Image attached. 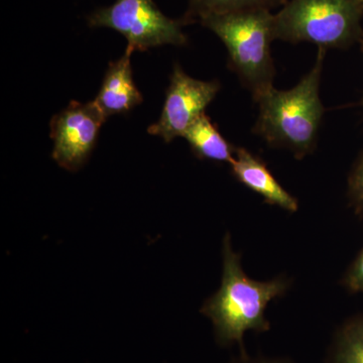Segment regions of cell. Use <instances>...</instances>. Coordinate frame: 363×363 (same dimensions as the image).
Wrapping results in <instances>:
<instances>
[{"instance_id": "cell-1", "label": "cell", "mask_w": 363, "mask_h": 363, "mask_svg": "<svg viewBox=\"0 0 363 363\" xmlns=\"http://www.w3.org/2000/svg\"><path fill=\"white\" fill-rule=\"evenodd\" d=\"M222 255L220 288L205 301L200 312L211 320L217 342L225 347L238 343L241 353H247L243 346L245 332L269 330L267 305L286 292L290 281L285 277L264 281L248 278L241 266V255L233 250L230 234L224 238Z\"/></svg>"}, {"instance_id": "cell-2", "label": "cell", "mask_w": 363, "mask_h": 363, "mask_svg": "<svg viewBox=\"0 0 363 363\" xmlns=\"http://www.w3.org/2000/svg\"><path fill=\"white\" fill-rule=\"evenodd\" d=\"M325 50L319 49L316 63L290 90L272 86L255 95L259 114L255 133L272 147H285L298 159L311 154L324 114L320 82Z\"/></svg>"}, {"instance_id": "cell-3", "label": "cell", "mask_w": 363, "mask_h": 363, "mask_svg": "<svg viewBox=\"0 0 363 363\" xmlns=\"http://www.w3.org/2000/svg\"><path fill=\"white\" fill-rule=\"evenodd\" d=\"M200 23L224 43L231 67L252 90L253 96L272 87L274 66L271 54L274 14L267 9L210 16Z\"/></svg>"}, {"instance_id": "cell-4", "label": "cell", "mask_w": 363, "mask_h": 363, "mask_svg": "<svg viewBox=\"0 0 363 363\" xmlns=\"http://www.w3.org/2000/svg\"><path fill=\"white\" fill-rule=\"evenodd\" d=\"M362 0H290L274 14V40L346 48L362 38Z\"/></svg>"}, {"instance_id": "cell-5", "label": "cell", "mask_w": 363, "mask_h": 363, "mask_svg": "<svg viewBox=\"0 0 363 363\" xmlns=\"http://www.w3.org/2000/svg\"><path fill=\"white\" fill-rule=\"evenodd\" d=\"M88 25L121 33L133 52L164 45H184L188 40L182 30L183 21L164 16L154 0H116L91 14Z\"/></svg>"}, {"instance_id": "cell-6", "label": "cell", "mask_w": 363, "mask_h": 363, "mask_svg": "<svg viewBox=\"0 0 363 363\" xmlns=\"http://www.w3.org/2000/svg\"><path fill=\"white\" fill-rule=\"evenodd\" d=\"M220 90L217 81H202L190 77L179 65L174 67L162 114L147 133L164 143L183 138L199 118Z\"/></svg>"}, {"instance_id": "cell-7", "label": "cell", "mask_w": 363, "mask_h": 363, "mask_svg": "<svg viewBox=\"0 0 363 363\" xmlns=\"http://www.w3.org/2000/svg\"><path fill=\"white\" fill-rule=\"evenodd\" d=\"M105 121L106 117L94 101H72L64 111L52 117V159L67 171L76 172L82 168L94 150Z\"/></svg>"}, {"instance_id": "cell-8", "label": "cell", "mask_w": 363, "mask_h": 363, "mask_svg": "<svg viewBox=\"0 0 363 363\" xmlns=\"http://www.w3.org/2000/svg\"><path fill=\"white\" fill-rule=\"evenodd\" d=\"M133 50L126 48L123 56L112 62L94 102L105 117L123 114L143 104V94L136 87L131 70Z\"/></svg>"}, {"instance_id": "cell-9", "label": "cell", "mask_w": 363, "mask_h": 363, "mask_svg": "<svg viewBox=\"0 0 363 363\" xmlns=\"http://www.w3.org/2000/svg\"><path fill=\"white\" fill-rule=\"evenodd\" d=\"M230 166L236 180L262 196L264 202L283 208L286 211H298V200L274 179L266 164L250 150L236 147Z\"/></svg>"}, {"instance_id": "cell-10", "label": "cell", "mask_w": 363, "mask_h": 363, "mask_svg": "<svg viewBox=\"0 0 363 363\" xmlns=\"http://www.w3.org/2000/svg\"><path fill=\"white\" fill-rule=\"evenodd\" d=\"M183 138L199 159L229 164L234 160L236 147L227 142L206 113L202 114L189 128Z\"/></svg>"}, {"instance_id": "cell-11", "label": "cell", "mask_w": 363, "mask_h": 363, "mask_svg": "<svg viewBox=\"0 0 363 363\" xmlns=\"http://www.w3.org/2000/svg\"><path fill=\"white\" fill-rule=\"evenodd\" d=\"M326 363H363V315L350 318L339 327Z\"/></svg>"}, {"instance_id": "cell-12", "label": "cell", "mask_w": 363, "mask_h": 363, "mask_svg": "<svg viewBox=\"0 0 363 363\" xmlns=\"http://www.w3.org/2000/svg\"><path fill=\"white\" fill-rule=\"evenodd\" d=\"M284 0H189L184 23L200 21L210 16H218L253 9H267Z\"/></svg>"}, {"instance_id": "cell-13", "label": "cell", "mask_w": 363, "mask_h": 363, "mask_svg": "<svg viewBox=\"0 0 363 363\" xmlns=\"http://www.w3.org/2000/svg\"><path fill=\"white\" fill-rule=\"evenodd\" d=\"M347 193L351 206L357 214H363V152L351 169Z\"/></svg>"}, {"instance_id": "cell-14", "label": "cell", "mask_w": 363, "mask_h": 363, "mask_svg": "<svg viewBox=\"0 0 363 363\" xmlns=\"http://www.w3.org/2000/svg\"><path fill=\"white\" fill-rule=\"evenodd\" d=\"M341 283L351 293H363V247L348 267Z\"/></svg>"}, {"instance_id": "cell-15", "label": "cell", "mask_w": 363, "mask_h": 363, "mask_svg": "<svg viewBox=\"0 0 363 363\" xmlns=\"http://www.w3.org/2000/svg\"><path fill=\"white\" fill-rule=\"evenodd\" d=\"M230 363H292L281 358L250 357L247 353H241L240 357L235 358Z\"/></svg>"}, {"instance_id": "cell-16", "label": "cell", "mask_w": 363, "mask_h": 363, "mask_svg": "<svg viewBox=\"0 0 363 363\" xmlns=\"http://www.w3.org/2000/svg\"><path fill=\"white\" fill-rule=\"evenodd\" d=\"M362 52H363V37L362 38ZM362 105L363 107V96H362Z\"/></svg>"}, {"instance_id": "cell-17", "label": "cell", "mask_w": 363, "mask_h": 363, "mask_svg": "<svg viewBox=\"0 0 363 363\" xmlns=\"http://www.w3.org/2000/svg\"><path fill=\"white\" fill-rule=\"evenodd\" d=\"M362 1H363V0H362Z\"/></svg>"}]
</instances>
